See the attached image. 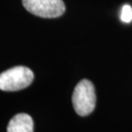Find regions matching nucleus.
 <instances>
[{
	"instance_id": "f257e3e1",
	"label": "nucleus",
	"mask_w": 132,
	"mask_h": 132,
	"mask_svg": "<svg viewBox=\"0 0 132 132\" xmlns=\"http://www.w3.org/2000/svg\"><path fill=\"white\" fill-rule=\"evenodd\" d=\"M72 101L74 110L79 116L85 117L90 114L96 102L93 84L88 79L81 80L75 87Z\"/></svg>"
},
{
	"instance_id": "f03ea898",
	"label": "nucleus",
	"mask_w": 132,
	"mask_h": 132,
	"mask_svg": "<svg viewBox=\"0 0 132 132\" xmlns=\"http://www.w3.org/2000/svg\"><path fill=\"white\" fill-rule=\"evenodd\" d=\"M33 78V72L28 67H12L0 74V89L4 91L21 90L28 87Z\"/></svg>"
},
{
	"instance_id": "39448f33",
	"label": "nucleus",
	"mask_w": 132,
	"mask_h": 132,
	"mask_svg": "<svg viewBox=\"0 0 132 132\" xmlns=\"http://www.w3.org/2000/svg\"><path fill=\"white\" fill-rule=\"evenodd\" d=\"M121 20L123 22L129 23L132 21V8L128 4L123 5L121 11Z\"/></svg>"
},
{
	"instance_id": "20e7f679",
	"label": "nucleus",
	"mask_w": 132,
	"mask_h": 132,
	"mask_svg": "<svg viewBox=\"0 0 132 132\" xmlns=\"http://www.w3.org/2000/svg\"><path fill=\"white\" fill-rule=\"evenodd\" d=\"M7 132H33V120L27 113L15 115L8 123Z\"/></svg>"
},
{
	"instance_id": "7ed1b4c3",
	"label": "nucleus",
	"mask_w": 132,
	"mask_h": 132,
	"mask_svg": "<svg viewBox=\"0 0 132 132\" xmlns=\"http://www.w3.org/2000/svg\"><path fill=\"white\" fill-rule=\"evenodd\" d=\"M28 12L43 18H56L62 15L66 7L62 0H22Z\"/></svg>"
}]
</instances>
